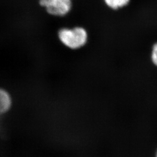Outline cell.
Instances as JSON below:
<instances>
[{
  "mask_svg": "<svg viewBox=\"0 0 157 157\" xmlns=\"http://www.w3.org/2000/svg\"><path fill=\"white\" fill-rule=\"evenodd\" d=\"M56 36L61 44L72 51L83 48L90 39L88 30L80 25L62 27L58 29Z\"/></svg>",
  "mask_w": 157,
  "mask_h": 157,
  "instance_id": "cell-1",
  "label": "cell"
},
{
  "mask_svg": "<svg viewBox=\"0 0 157 157\" xmlns=\"http://www.w3.org/2000/svg\"><path fill=\"white\" fill-rule=\"evenodd\" d=\"M39 4L51 17H64L72 11L73 0H39Z\"/></svg>",
  "mask_w": 157,
  "mask_h": 157,
  "instance_id": "cell-2",
  "label": "cell"
},
{
  "mask_svg": "<svg viewBox=\"0 0 157 157\" xmlns=\"http://www.w3.org/2000/svg\"><path fill=\"white\" fill-rule=\"evenodd\" d=\"M13 104V100L10 91L4 87H0V117L10 112Z\"/></svg>",
  "mask_w": 157,
  "mask_h": 157,
  "instance_id": "cell-3",
  "label": "cell"
},
{
  "mask_svg": "<svg viewBox=\"0 0 157 157\" xmlns=\"http://www.w3.org/2000/svg\"><path fill=\"white\" fill-rule=\"evenodd\" d=\"M103 1L108 8L117 11L128 6L130 0H103Z\"/></svg>",
  "mask_w": 157,
  "mask_h": 157,
  "instance_id": "cell-4",
  "label": "cell"
},
{
  "mask_svg": "<svg viewBox=\"0 0 157 157\" xmlns=\"http://www.w3.org/2000/svg\"><path fill=\"white\" fill-rule=\"evenodd\" d=\"M150 60L152 65L157 69V40L152 44L150 51Z\"/></svg>",
  "mask_w": 157,
  "mask_h": 157,
  "instance_id": "cell-5",
  "label": "cell"
},
{
  "mask_svg": "<svg viewBox=\"0 0 157 157\" xmlns=\"http://www.w3.org/2000/svg\"><path fill=\"white\" fill-rule=\"evenodd\" d=\"M155 157H157V150L156 151V152H155Z\"/></svg>",
  "mask_w": 157,
  "mask_h": 157,
  "instance_id": "cell-6",
  "label": "cell"
}]
</instances>
